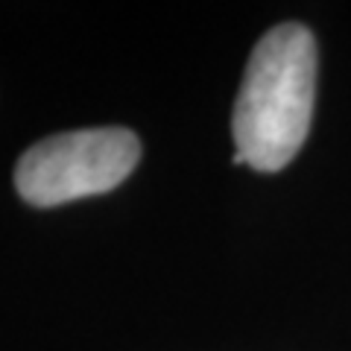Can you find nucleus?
<instances>
[{"label": "nucleus", "instance_id": "nucleus-1", "mask_svg": "<svg viewBox=\"0 0 351 351\" xmlns=\"http://www.w3.org/2000/svg\"><path fill=\"white\" fill-rule=\"evenodd\" d=\"M316 100V41L302 24L269 29L252 50L232 135L252 170L278 173L302 149Z\"/></svg>", "mask_w": 351, "mask_h": 351}, {"label": "nucleus", "instance_id": "nucleus-2", "mask_svg": "<svg viewBox=\"0 0 351 351\" xmlns=\"http://www.w3.org/2000/svg\"><path fill=\"white\" fill-rule=\"evenodd\" d=\"M141 158V141L123 126L73 129L29 147L15 167L21 199L36 208L114 191Z\"/></svg>", "mask_w": 351, "mask_h": 351}]
</instances>
